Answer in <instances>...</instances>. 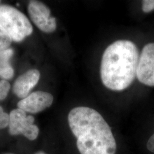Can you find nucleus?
<instances>
[{
    "mask_svg": "<svg viewBox=\"0 0 154 154\" xmlns=\"http://www.w3.org/2000/svg\"><path fill=\"white\" fill-rule=\"evenodd\" d=\"M81 154H116V143L109 125L98 111L88 107L72 109L68 115Z\"/></svg>",
    "mask_w": 154,
    "mask_h": 154,
    "instance_id": "obj_1",
    "label": "nucleus"
},
{
    "mask_svg": "<svg viewBox=\"0 0 154 154\" xmlns=\"http://www.w3.org/2000/svg\"><path fill=\"white\" fill-rule=\"evenodd\" d=\"M139 51L131 41L118 40L105 50L100 65V78L105 87L123 91L129 87L137 76Z\"/></svg>",
    "mask_w": 154,
    "mask_h": 154,
    "instance_id": "obj_2",
    "label": "nucleus"
},
{
    "mask_svg": "<svg viewBox=\"0 0 154 154\" xmlns=\"http://www.w3.org/2000/svg\"><path fill=\"white\" fill-rule=\"evenodd\" d=\"M0 26L16 42L21 41L33 32L28 18L11 6H0Z\"/></svg>",
    "mask_w": 154,
    "mask_h": 154,
    "instance_id": "obj_3",
    "label": "nucleus"
},
{
    "mask_svg": "<svg viewBox=\"0 0 154 154\" xmlns=\"http://www.w3.org/2000/svg\"><path fill=\"white\" fill-rule=\"evenodd\" d=\"M34 118L27 116L26 112L20 109L12 110L9 114V132L11 135H22L30 140L36 139L39 128L34 125Z\"/></svg>",
    "mask_w": 154,
    "mask_h": 154,
    "instance_id": "obj_4",
    "label": "nucleus"
},
{
    "mask_svg": "<svg viewBox=\"0 0 154 154\" xmlns=\"http://www.w3.org/2000/svg\"><path fill=\"white\" fill-rule=\"evenodd\" d=\"M29 14L34 23L45 33H52L57 28L55 18L50 16L49 8L42 2L32 1L28 6Z\"/></svg>",
    "mask_w": 154,
    "mask_h": 154,
    "instance_id": "obj_5",
    "label": "nucleus"
},
{
    "mask_svg": "<svg viewBox=\"0 0 154 154\" xmlns=\"http://www.w3.org/2000/svg\"><path fill=\"white\" fill-rule=\"evenodd\" d=\"M137 77L140 82L154 86V43L144 46L139 58Z\"/></svg>",
    "mask_w": 154,
    "mask_h": 154,
    "instance_id": "obj_6",
    "label": "nucleus"
},
{
    "mask_svg": "<svg viewBox=\"0 0 154 154\" xmlns=\"http://www.w3.org/2000/svg\"><path fill=\"white\" fill-rule=\"evenodd\" d=\"M54 98L51 94L44 91H35L29 94L17 103L18 109L26 112L36 114L50 107Z\"/></svg>",
    "mask_w": 154,
    "mask_h": 154,
    "instance_id": "obj_7",
    "label": "nucleus"
},
{
    "mask_svg": "<svg viewBox=\"0 0 154 154\" xmlns=\"http://www.w3.org/2000/svg\"><path fill=\"white\" fill-rule=\"evenodd\" d=\"M40 73L37 70H30L20 75L14 84L13 91L20 98H26L38 82Z\"/></svg>",
    "mask_w": 154,
    "mask_h": 154,
    "instance_id": "obj_8",
    "label": "nucleus"
},
{
    "mask_svg": "<svg viewBox=\"0 0 154 154\" xmlns=\"http://www.w3.org/2000/svg\"><path fill=\"white\" fill-rule=\"evenodd\" d=\"M13 54L12 49H7L0 52V77L5 79H10L14 75V70L9 60Z\"/></svg>",
    "mask_w": 154,
    "mask_h": 154,
    "instance_id": "obj_9",
    "label": "nucleus"
},
{
    "mask_svg": "<svg viewBox=\"0 0 154 154\" xmlns=\"http://www.w3.org/2000/svg\"><path fill=\"white\" fill-rule=\"evenodd\" d=\"M12 39L5 30L0 26V52L8 49Z\"/></svg>",
    "mask_w": 154,
    "mask_h": 154,
    "instance_id": "obj_10",
    "label": "nucleus"
},
{
    "mask_svg": "<svg viewBox=\"0 0 154 154\" xmlns=\"http://www.w3.org/2000/svg\"><path fill=\"white\" fill-rule=\"evenodd\" d=\"M10 88L11 85L7 81H0V100L5 99Z\"/></svg>",
    "mask_w": 154,
    "mask_h": 154,
    "instance_id": "obj_11",
    "label": "nucleus"
},
{
    "mask_svg": "<svg viewBox=\"0 0 154 154\" xmlns=\"http://www.w3.org/2000/svg\"><path fill=\"white\" fill-rule=\"evenodd\" d=\"M9 116L0 106V129L6 128L9 125Z\"/></svg>",
    "mask_w": 154,
    "mask_h": 154,
    "instance_id": "obj_12",
    "label": "nucleus"
},
{
    "mask_svg": "<svg viewBox=\"0 0 154 154\" xmlns=\"http://www.w3.org/2000/svg\"><path fill=\"white\" fill-rule=\"evenodd\" d=\"M154 10V0H144L142 1V11L148 13Z\"/></svg>",
    "mask_w": 154,
    "mask_h": 154,
    "instance_id": "obj_13",
    "label": "nucleus"
},
{
    "mask_svg": "<svg viewBox=\"0 0 154 154\" xmlns=\"http://www.w3.org/2000/svg\"><path fill=\"white\" fill-rule=\"evenodd\" d=\"M147 148L149 151L154 153V134L149 138L147 143Z\"/></svg>",
    "mask_w": 154,
    "mask_h": 154,
    "instance_id": "obj_14",
    "label": "nucleus"
},
{
    "mask_svg": "<svg viewBox=\"0 0 154 154\" xmlns=\"http://www.w3.org/2000/svg\"><path fill=\"white\" fill-rule=\"evenodd\" d=\"M35 154H46V153H45L44 152H42V151H39L36 152Z\"/></svg>",
    "mask_w": 154,
    "mask_h": 154,
    "instance_id": "obj_15",
    "label": "nucleus"
},
{
    "mask_svg": "<svg viewBox=\"0 0 154 154\" xmlns=\"http://www.w3.org/2000/svg\"><path fill=\"white\" fill-rule=\"evenodd\" d=\"M11 154V153H6V154Z\"/></svg>",
    "mask_w": 154,
    "mask_h": 154,
    "instance_id": "obj_16",
    "label": "nucleus"
}]
</instances>
